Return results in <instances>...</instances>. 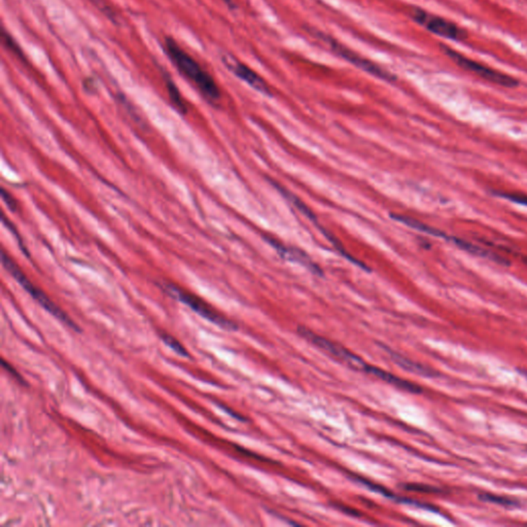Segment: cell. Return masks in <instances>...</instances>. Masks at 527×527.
<instances>
[{"mask_svg": "<svg viewBox=\"0 0 527 527\" xmlns=\"http://www.w3.org/2000/svg\"><path fill=\"white\" fill-rule=\"evenodd\" d=\"M412 18L414 19L415 22L438 37L457 41H463L468 37L467 33L463 29L459 28L454 23L429 14L421 8H413Z\"/></svg>", "mask_w": 527, "mask_h": 527, "instance_id": "cell-5", "label": "cell"}, {"mask_svg": "<svg viewBox=\"0 0 527 527\" xmlns=\"http://www.w3.org/2000/svg\"><path fill=\"white\" fill-rule=\"evenodd\" d=\"M364 372L374 375V376L380 378L381 380L385 381V382L389 383V385H394V387H398V389L409 391V393H423V389L419 385L410 382V381L404 380V379L400 378V377L396 376V375L391 374V373L387 372V371L382 370V369L377 368V367L367 364Z\"/></svg>", "mask_w": 527, "mask_h": 527, "instance_id": "cell-9", "label": "cell"}, {"mask_svg": "<svg viewBox=\"0 0 527 527\" xmlns=\"http://www.w3.org/2000/svg\"><path fill=\"white\" fill-rule=\"evenodd\" d=\"M221 61H223L225 67L231 73H233L234 75H236L238 79L246 82L248 86L258 91V92L262 93L266 96H272V91L269 85H268L267 82L260 75H258L254 69L250 68V67L243 64V63L239 62L234 57L229 56V55L223 56Z\"/></svg>", "mask_w": 527, "mask_h": 527, "instance_id": "cell-8", "label": "cell"}, {"mask_svg": "<svg viewBox=\"0 0 527 527\" xmlns=\"http://www.w3.org/2000/svg\"><path fill=\"white\" fill-rule=\"evenodd\" d=\"M2 39H3L4 44H6L12 52H14L17 56L24 57V53L21 50L19 44H17V41H15L14 39H12V35H10V33H6V30H3V33H2Z\"/></svg>", "mask_w": 527, "mask_h": 527, "instance_id": "cell-18", "label": "cell"}, {"mask_svg": "<svg viewBox=\"0 0 527 527\" xmlns=\"http://www.w3.org/2000/svg\"><path fill=\"white\" fill-rule=\"evenodd\" d=\"M221 1L225 2V3L227 4L229 8H235V4H234L233 0H221Z\"/></svg>", "mask_w": 527, "mask_h": 527, "instance_id": "cell-24", "label": "cell"}, {"mask_svg": "<svg viewBox=\"0 0 527 527\" xmlns=\"http://www.w3.org/2000/svg\"><path fill=\"white\" fill-rule=\"evenodd\" d=\"M404 488L409 489V490L423 491V492H438L440 491V489L436 488V487L423 484H407L405 485Z\"/></svg>", "mask_w": 527, "mask_h": 527, "instance_id": "cell-21", "label": "cell"}, {"mask_svg": "<svg viewBox=\"0 0 527 527\" xmlns=\"http://www.w3.org/2000/svg\"><path fill=\"white\" fill-rule=\"evenodd\" d=\"M164 52L169 57L170 61L176 65L177 71L192 82L199 92L210 101L216 103L220 101L221 93L218 84L208 71L196 61L189 53L185 52L176 39L165 37Z\"/></svg>", "mask_w": 527, "mask_h": 527, "instance_id": "cell-1", "label": "cell"}, {"mask_svg": "<svg viewBox=\"0 0 527 527\" xmlns=\"http://www.w3.org/2000/svg\"><path fill=\"white\" fill-rule=\"evenodd\" d=\"M162 77H163L164 82H165L166 88H167L168 95H169L170 100H172V104L176 107L179 113L185 115L187 113V103L183 100V96H181L179 89L177 88L176 84L174 83V80L170 77L169 73L167 71L162 69Z\"/></svg>", "mask_w": 527, "mask_h": 527, "instance_id": "cell-11", "label": "cell"}, {"mask_svg": "<svg viewBox=\"0 0 527 527\" xmlns=\"http://www.w3.org/2000/svg\"><path fill=\"white\" fill-rule=\"evenodd\" d=\"M394 219L400 221V223H405L408 227L413 228V229L418 230V231L423 232V233L429 234V235L435 236V237L443 238V239L450 240V236H447L446 234L439 231V230L434 229V228L429 227V225H425V223H420V221L413 220L411 218H407V216H396L393 214Z\"/></svg>", "mask_w": 527, "mask_h": 527, "instance_id": "cell-13", "label": "cell"}, {"mask_svg": "<svg viewBox=\"0 0 527 527\" xmlns=\"http://www.w3.org/2000/svg\"><path fill=\"white\" fill-rule=\"evenodd\" d=\"M479 499L486 503H495V505L503 506V507H514L518 506V501H513L509 497H501V495L491 494V493H482Z\"/></svg>", "mask_w": 527, "mask_h": 527, "instance_id": "cell-15", "label": "cell"}, {"mask_svg": "<svg viewBox=\"0 0 527 527\" xmlns=\"http://www.w3.org/2000/svg\"><path fill=\"white\" fill-rule=\"evenodd\" d=\"M2 223H3L4 225H6V227L10 230V233L14 234L15 238H16L17 241H18L19 248H20V250H22L23 254L26 255V256L29 258V257H30V254H29L28 248H27L26 246H25L24 241H23L22 237H21V234L19 233L16 225H15L12 221H8V219H6V216H4V214L2 216Z\"/></svg>", "mask_w": 527, "mask_h": 527, "instance_id": "cell-17", "label": "cell"}, {"mask_svg": "<svg viewBox=\"0 0 527 527\" xmlns=\"http://www.w3.org/2000/svg\"><path fill=\"white\" fill-rule=\"evenodd\" d=\"M1 198L2 200H3L4 203H6V205L8 206V210H10L12 212H17L19 210V204L18 202H17V200L15 199L14 197H12V195H10V193H8V191H6V189L2 187L1 189Z\"/></svg>", "mask_w": 527, "mask_h": 527, "instance_id": "cell-20", "label": "cell"}, {"mask_svg": "<svg viewBox=\"0 0 527 527\" xmlns=\"http://www.w3.org/2000/svg\"><path fill=\"white\" fill-rule=\"evenodd\" d=\"M322 39H324L329 44V46H331L335 54L338 55L339 57L344 59V60L349 61V63H351L352 65L358 67V68L370 73L373 77H378V79L383 80V81L389 82V83H393V82L396 81V77L393 73H389L387 69L382 68L379 65L375 64L374 62L368 60L364 57L360 56L358 53L353 52L351 48H346V46H343L339 41H335L332 37H326H326H322Z\"/></svg>", "mask_w": 527, "mask_h": 527, "instance_id": "cell-6", "label": "cell"}, {"mask_svg": "<svg viewBox=\"0 0 527 527\" xmlns=\"http://www.w3.org/2000/svg\"><path fill=\"white\" fill-rule=\"evenodd\" d=\"M299 334L302 335L305 339H307L310 342L315 344L316 346L320 347L322 351L328 352V353L332 354L335 358L338 360H342L345 364H349L352 369H356V370L364 371L367 364L360 358V356L355 355L352 353L349 349H344L341 345L337 344V343L333 342V341L328 340V339L324 338V337L318 336L315 333L312 331L308 330L304 326H299Z\"/></svg>", "mask_w": 527, "mask_h": 527, "instance_id": "cell-7", "label": "cell"}, {"mask_svg": "<svg viewBox=\"0 0 527 527\" xmlns=\"http://www.w3.org/2000/svg\"><path fill=\"white\" fill-rule=\"evenodd\" d=\"M164 290L172 298L176 299L179 302L183 303L187 307L191 308L196 313L199 314L201 317L205 318L208 322L225 329V330H236L237 326L231 320L221 315L218 311L214 309L210 305H208L205 301L200 299L199 297L185 292L183 288H178L176 284H163Z\"/></svg>", "mask_w": 527, "mask_h": 527, "instance_id": "cell-3", "label": "cell"}, {"mask_svg": "<svg viewBox=\"0 0 527 527\" xmlns=\"http://www.w3.org/2000/svg\"><path fill=\"white\" fill-rule=\"evenodd\" d=\"M1 262L3 265L4 269L12 276L15 280L26 290L44 310L52 314L57 320H60L63 324H66L67 326L71 329V330L75 331V332H81L80 326L69 317L68 314L66 312L63 311L58 305L55 304L48 295L41 290V288H37L35 284H33L30 280L28 279L26 275L23 273L21 268L19 267L18 264L15 262L10 256L6 254V250L1 252Z\"/></svg>", "mask_w": 527, "mask_h": 527, "instance_id": "cell-2", "label": "cell"}, {"mask_svg": "<svg viewBox=\"0 0 527 527\" xmlns=\"http://www.w3.org/2000/svg\"><path fill=\"white\" fill-rule=\"evenodd\" d=\"M84 88H85V90L88 91V92H90V93L96 92L97 91L96 82H95L94 80L91 79V77H89V79L85 80V81H84Z\"/></svg>", "mask_w": 527, "mask_h": 527, "instance_id": "cell-22", "label": "cell"}, {"mask_svg": "<svg viewBox=\"0 0 527 527\" xmlns=\"http://www.w3.org/2000/svg\"><path fill=\"white\" fill-rule=\"evenodd\" d=\"M161 339L166 345H168L172 351L176 352L178 355L183 356V358H189V352H187V349L172 335L163 333V334H161Z\"/></svg>", "mask_w": 527, "mask_h": 527, "instance_id": "cell-16", "label": "cell"}, {"mask_svg": "<svg viewBox=\"0 0 527 527\" xmlns=\"http://www.w3.org/2000/svg\"><path fill=\"white\" fill-rule=\"evenodd\" d=\"M88 1L90 2L95 8H97L101 14L104 15V16L107 17L111 22H113V24H119V14H118L117 10H115V8H113V6H111L109 2H107V0H88Z\"/></svg>", "mask_w": 527, "mask_h": 527, "instance_id": "cell-14", "label": "cell"}, {"mask_svg": "<svg viewBox=\"0 0 527 527\" xmlns=\"http://www.w3.org/2000/svg\"><path fill=\"white\" fill-rule=\"evenodd\" d=\"M526 264H527V261H526Z\"/></svg>", "mask_w": 527, "mask_h": 527, "instance_id": "cell-26", "label": "cell"}, {"mask_svg": "<svg viewBox=\"0 0 527 527\" xmlns=\"http://www.w3.org/2000/svg\"><path fill=\"white\" fill-rule=\"evenodd\" d=\"M524 376H526V378H527V371H526V372H524Z\"/></svg>", "mask_w": 527, "mask_h": 527, "instance_id": "cell-25", "label": "cell"}, {"mask_svg": "<svg viewBox=\"0 0 527 527\" xmlns=\"http://www.w3.org/2000/svg\"><path fill=\"white\" fill-rule=\"evenodd\" d=\"M387 351L389 352L391 358H393V360H395L398 366L406 369L409 372L415 373V374L425 377H436L439 375L438 372H436L433 369L429 368V367L413 362V360H409V358H405V356H402L400 354L396 353L393 351H389V349H387Z\"/></svg>", "mask_w": 527, "mask_h": 527, "instance_id": "cell-10", "label": "cell"}, {"mask_svg": "<svg viewBox=\"0 0 527 527\" xmlns=\"http://www.w3.org/2000/svg\"><path fill=\"white\" fill-rule=\"evenodd\" d=\"M442 48L445 54L451 60L454 61L459 67L475 73L476 75L485 80V81L489 82V83L495 84V85L506 88H514L519 85L517 80L514 79L513 77H510V75L501 73V71H497V69L485 66L481 63L477 62V61L473 60V59L468 58V57L461 55V53L448 48V46H442Z\"/></svg>", "mask_w": 527, "mask_h": 527, "instance_id": "cell-4", "label": "cell"}, {"mask_svg": "<svg viewBox=\"0 0 527 527\" xmlns=\"http://www.w3.org/2000/svg\"><path fill=\"white\" fill-rule=\"evenodd\" d=\"M493 194L499 196V197L505 198V199L509 200V201L514 202V203H519L527 206V196L519 195V194L503 193V192H493Z\"/></svg>", "mask_w": 527, "mask_h": 527, "instance_id": "cell-19", "label": "cell"}, {"mask_svg": "<svg viewBox=\"0 0 527 527\" xmlns=\"http://www.w3.org/2000/svg\"><path fill=\"white\" fill-rule=\"evenodd\" d=\"M269 240L270 243L275 248V250H277V252H279L284 258L290 259V260L295 261V262H298L302 264V265L306 266V267H309L310 269L315 270L316 272L318 271L317 267H316V266L310 261V259L308 258L306 255L303 254L301 250H292V248H284V246H281V244L276 242L275 240Z\"/></svg>", "mask_w": 527, "mask_h": 527, "instance_id": "cell-12", "label": "cell"}, {"mask_svg": "<svg viewBox=\"0 0 527 527\" xmlns=\"http://www.w3.org/2000/svg\"><path fill=\"white\" fill-rule=\"evenodd\" d=\"M2 364H3V367H6V369H8V371H10V373H12V375H15V376L18 378V380L22 381V377L19 375L18 372H16V370L15 369L12 368V366H10V364H8V362H6V360H2Z\"/></svg>", "mask_w": 527, "mask_h": 527, "instance_id": "cell-23", "label": "cell"}]
</instances>
